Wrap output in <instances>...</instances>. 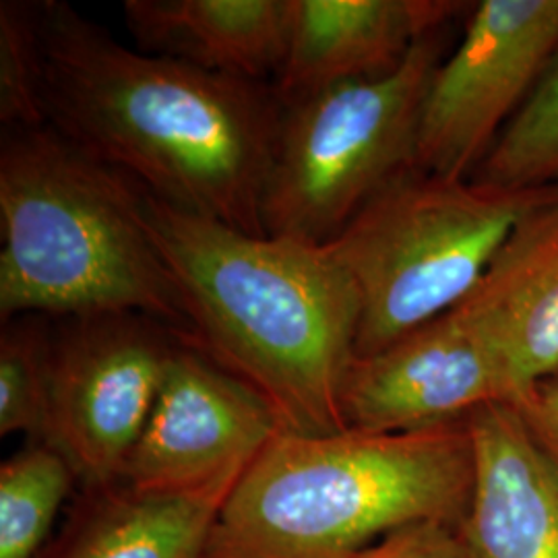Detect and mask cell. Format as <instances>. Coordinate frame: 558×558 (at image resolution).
<instances>
[{
    "label": "cell",
    "instance_id": "5bb4252c",
    "mask_svg": "<svg viewBox=\"0 0 558 558\" xmlns=\"http://www.w3.org/2000/svg\"><path fill=\"white\" fill-rule=\"evenodd\" d=\"M126 25L143 52L263 83L278 75L290 0H126Z\"/></svg>",
    "mask_w": 558,
    "mask_h": 558
},
{
    "label": "cell",
    "instance_id": "5b68a950",
    "mask_svg": "<svg viewBox=\"0 0 558 558\" xmlns=\"http://www.w3.org/2000/svg\"><path fill=\"white\" fill-rule=\"evenodd\" d=\"M558 184L502 189L408 170L368 201L329 251L359 296L356 359L456 308L519 221Z\"/></svg>",
    "mask_w": 558,
    "mask_h": 558
},
{
    "label": "cell",
    "instance_id": "ffe728a7",
    "mask_svg": "<svg viewBox=\"0 0 558 558\" xmlns=\"http://www.w3.org/2000/svg\"><path fill=\"white\" fill-rule=\"evenodd\" d=\"M359 558H474L461 527L428 521L408 525L380 539Z\"/></svg>",
    "mask_w": 558,
    "mask_h": 558
},
{
    "label": "cell",
    "instance_id": "7c38bea8",
    "mask_svg": "<svg viewBox=\"0 0 558 558\" xmlns=\"http://www.w3.org/2000/svg\"><path fill=\"white\" fill-rule=\"evenodd\" d=\"M474 484L461 536L474 558H558V470L513 405L468 416Z\"/></svg>",
    "mask_w": 558,
    "mask_h": 558
},
{
    "label": "cell",
    "instance_id": "6da1fadb",
    "mask_svg": "<svg viewBox=\"0 0 558 558\" xmlns=\"http://www.w3.org/2000/svg\"><path fill=\"white\" fill-rule=\"evenodd\" d=\"M38 32L46 124L154 197L265 236L274 87L129 48L59 0L38 2Z\"/></svg>",
    "mask_w": 558,
    "mask_h": 558
},
{
    "label": "cell",
    "instance_id": "9a60e30c",
    "mask_svg": "<svg viewBox=\"0 0 558 558\" xmlns=\"http://www.w3.org/2000/svg\"><path fill=\"white\" fill-rule=\"evenodd\" d=\"M226 499L147 495L122 484L87 490V502L50 558H207Z\"/></svg>",
    "mask_w": 558,
    "mask_h": 558
},
{
    "label": "cell",
    "instance_id": "7a4b0ae2",
    "mask_svg": "<svg viewBox=\"0 0 558 558\" xmlns=\"http://www.w3.org/2000/svg\"><path fill=\"white\" fill-rule=\"evenodd\" d=\"M143 193L191 323L189 345L259 391L283 430H348L341 389L360 306L329 246L246 234Z\"/></svg>",
    "mask_w": 558,
    "mask_h": 558
},
{
    "label": "cell",
    "instance_id": "277c9868",
    "mask_svg": "<svg viewBox=\"0 0 558 558\" xmlns=\"http://www.w3.org/2000/svg\"><path fill=\"white\" fill-rule=\"evenodd\" d=\"M468 418L408 433L281 430L221 505L207 558H359L408 525L461 527Z\"/></svg>",
    "mask_w": 558,
    "mask_h": 558
},
{
    "label": "cell",
    "instance_id": "e0dca14e",
    "mask_svg": "<svg viewBox=\"0 0 558 558\" xmlns=\"http://www.w3.org/2000/svg\"><path fill=\"white\" fill-rule=\"evenodd\" d=\"M472 179L502 189L558 184V50Z\"/></svg>",
    "mask_w": 558,
    "mask_h": 558
},
{
    "label": "cell",
    "instance_id": "ac0fdd59",
    "mask_svg": "<svg viewBox=\"0 0 558 558\" xmlns=\"http://www.w3.org/2000/svg\"><path fill=\"white\" fill-rule=\"evenodd\" d=\"M50 339L41 315L2 323L0 333V435L46 439L50 410Z\"/></svg>",
    "mask_w": 558,
    "mask_h": 558
},
{
    "label": "cell",
    "instance_id": "9c48e42d",
    "mask_svg": "<svg viewBox=\"0 0 558 558\" xmlns=\"http://www.w3.org/2000/svg\"><path fill=\"white\" fill-rule=\"evenodd\" d=\"M281 430L259 391L180 341L119 484L147 495L228 497Z\"/></svg>",
    "mask_w": 558,
    "mask_h": 558
},
{
    "label": "cell",
    "instance_id": "d6986e66",
    "mask_svg": "<svg viewBox=\"0 0 558 558\" xmlns=\"http://www.w3.org/2000/svg\"><path fill=\"white\" fill-rule=\"evenodd\" d=\"M0 122L2 129L46 124L38 2H0Z\"/></svg>",
    "mask_w": 558,
    "mask_h": 558
},
{
    "label": "cell",
    "instance_id": "52a82bcc",
    "mask_svg": "<svg viewBox=\"0 0 558 558\" xmlns=\"http://www.w3.org/2000/svg\"><path fill=\"white\" fill-rule=\"evenodd\" d=\"M182 339L137 313L60 319L50 339V410L44 442L85 490L119 484Z\"/></svg>",
    "mask_w": 558,
    "mask_h": 558
},
{
    "label": "cell",
    "instance_id": "2e32d148",
    "mask_svg": "<svg viewBox=\"0 0 558 558\" xmlns=\"http://www.w3.org/2000/svg\"><path fill=\"white\" fill-rule=\"evenodd\" d=\"M75 472L59 451L34 442L0 468V558H38Z\"/></svg>",
    "mask_w": 558,
    "mask_h": 558
},
{
    "label": "cell",
    "instance_id": "3957f363",
    "mask_svg": "<svg viewBox=\"0 0 558 558\" xmlns=\"http://www.w3.org/2000/svg\"><path fill=\"white\" fill-rule=\"evenodd\" d=\"M0 236L2 323L137 313L191 341L143 189L50 124L2 133Z\"/></svg>",
    "mask_w": 558,
    "mask_h": 558
},
{
    "label": "cell",
    "instance_id": "8992f818",
    "mask_svg": "<svg viewBox=\"0 0 558 558\" xmlns=\"http://www.w3.org/2000/svg\"><path fill=\"white\" fill-rule=\"evenodd\" d=\"M449 27L422 36L383 77L283 108L263 201L265 234L327 244L387 184L416 168L422 104L449 54Z\"/></svg>",
    "mask_w": 558,
    "mask_h": 558
},
{
    "label": "cell",
    "instance_id": "4fadbf2b",
    "mask_svg": "<svg viewBox=\"0 0 558 558\" xmlns=\"http://www.w3.org/2000/svg\"><path fill=\"white\" fill-rule=\"evenodd\" d=\"M458 308L507 360L521 401L558 375V195L519 221Z\"/></svg>",
    "mask_w": 558,
    "mask_h": 558
},
{
    "label": "cell",
    "instance_id": "30bf717a",
    "mask_svg": "<svg viewBox=\"0 0 558 558\" xmlns=\"http://www.w3.org/2000/svg\"><path fill=\"white\" fill-rule=\"evenodd\" d=\"M507 360L458 306L354 359L341 389L348 430L408 433L468 418L484 405H518Z\"/></svg>",
    "mask_w": 558,
    "mask_h": 558
},
{
    "label": "cell",
    "instance_id": "ba28073f",
    "mask_svg": "<svg viewBox=\"0 0 558 558\" xmlns=\"http://www.w3.org/2000/svg\"><path fill=\"white\" fill-rule=\"evenodd\" d=\"M558 50V0H482L428 85L416 168L472 179Z\"/></svg>",
    "mask_w": 558,
    "mask_h": 558
},
{
    "label": "cell",
    "instance_id": "8fae6325",
    "mask_svg": "<svg viewBox=\"0 0 558 558\" xmlns=\"http://www.w3.org/2000/svg\"><path fill=\"white\" fill-rule=\"evenodd\" d=\"M472 9L456 0H290L286 57L274 77L281 108L396 71L416 41Z\"/></svg>",
    "mask_w": 558,
    "mask_h": 558
},
{
    "label": "cell",
    "instance_id": "44dd1931",
    "mask_svg": "<svg viewBox=\"0 0 558 558\" xmlns=\"http://www.w3.org/2000/svg\"><path fill=\"white\" fill-rule=\"evenodd\" d=\"M515 410L542 453L558 470V375L534 385Z\"/></svg>",
    "mask_w": 558,
    "mask_h": 558
}]
</instances>
